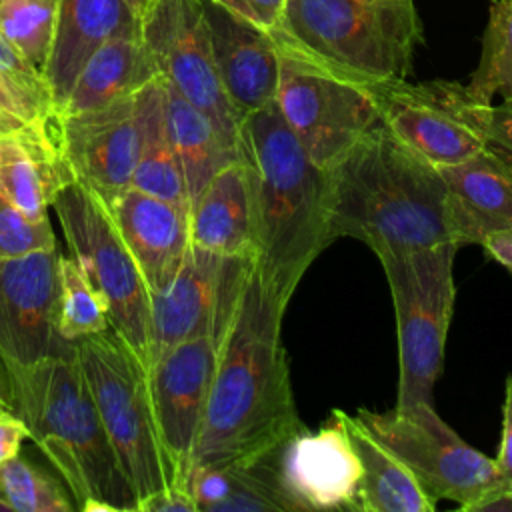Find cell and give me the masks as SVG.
Listing matches in <instances>:
<instances>
[{
  "label": "cell",
  "mask_w": 512,
  "mask_h": 512,
  "mask_svg": "<svg viewBox=\"0 0 512 512\" xmlns=\"http://www.w3.org/2000/svg\"><path fill=\"white\" fill-rule=\"evenodd\" d=\"M284 310L252 266L218 340L192 468L264 458L304 430L282 342Z\"/></svg>",
  "instance_id": "obj_1"
},
{
  "label": "cell",
  "mask_w": 512,
  "mask_h": 512,
  "mask_svg": "<svg viewBox=\"0 0 512 512\" xmlns=\"http://www.w3.org/2000/svg\"><path fill=\"white\" fill-rule=\"evenodd\" d=\"M238 156L252 192L254 266L288 306L304 272L332 244L330 174L306 154L276 102L242 118Z\"/></svg>",
  "instance_id": "obj_2"
},
{
  "label": "cell",
  "mask_w": 512,
  "mask_h": 512,
  "mask_svg": "<svg viewBox=\"0 0 512 512\" xmlns=\"http://www.w3.org/2000/svg\"><path fill=\"white\" fill-rule=\"evenodd\" d=\"M330 238H354L376 256L452 242L444 180L382 122L330 170Z\"/></svg>",
  "instance_id": "obj_3"
},
{
  "label": "cell",
  "mask_w": 512,
  "mask_h": 512,
  "mask_svg": "<svg viewBox=\"0 0 512 512\" xmlns=\"http://www.w3.org/2000/svg\"><path fill=\"white\" fill-rule=\"evenodd\" d=\"M8 368L14 412L68 486L78 510L138 512L136 494L102 426L76 350Z\"/></svg>",
  "instance_id": "obj_4"
},
{
  "label": "cell",
  "mask_w": 512,
  "mask_h": 512,
  "mask_svg": "<svg viewBox=\"0 0 512 512\" xmlns=\"http://www.w3.org/2000/svg\"><path fill=\"white\" fill-rule=\"evenodd\" d=\"M276 46L346 80H406L424 30L414 0H286Z\"/></svg>",
  "instance_id": "obj_5"
},
{
  "label": "cell",
  "mask_w": 512,
  "mask_h": 512,
  "mask_svg": "<svg viewBox=\"0 0 512 512\" xmlns=\"http://www.w3.org/2000/svg\"><path fill=\"white\" fill-rule=\"evenodd\" d=\"M74 350L138 508L156 492L180 486L158 436L146 366L134 350L112 328L78 340Z\"/></svg>",
  "instance_id": "obj_6"
},
{
  "label": "cell",
  "mask_w": 512,
  "mask_h": 512,
  "mask_svg": "<svg viewBox=\"0 0 512 512\" xmlns=\"http://www.w3.org/2000/svg\"><path fill=\"white\" fill-rule=\"evenodd\" d=\"M458 246L440 242L380 258L398 330L396 404L430 402L442 374L444 346L454 312V260Z\"/></svg>",
  "instance_id": "obj_7"
},
{
  "label": "cell",
  "mask_w": 512,
  "mask_h": 512,
  "mask_svg": "<svg viewBox=\"0 0 512 512\" xmlns=\"http://www.w3.org/2000/svg\"><path fill=\"white\" fill-rule=\"evenodd\" d=\"M52 208L70 256L106 306L110 328L148 368L150 292L110 208L76 178L56 190Z\"/></svg>",
  "instance_id": "obj_8"
},
{
  "label": "cell",
  "mask_w": 512,
  "mask_h": 512,
  "mask_svg": "<svg viewBox=\"0 0 512 512\" xmlns=\"http://www.w3.org/2000/svg\"><path fill=\"white\" fill-rule=\"evenodd\" d=\"M356 416L412 470L434 502L450 500L468 512L500 490L494 458L464 442L430 402L396 404L386 412L360 408Z\"/></svg>",
  "instance_id": "obj_9"
},
{
  "label": "cell",
  "mask_w": 512,
  "mask_h": 512,
  "mask_svg": "<svg viewBox=\"0 0 512 512\" xmlns=\"http://www.w3.org/2000/svg\"><path fill=\"white\" fill-rule=\"evenodd\" d=\"M274 102L306 154L326 170L382 122L368 86L284 50Z\"/></svg>",
  "instance_id": "obj_10"
},
{
  "label": "cell",
  "mask_w": 512,
  "mask_h": 512,
  "mask_svg": "<svg viewBox=\"0 0 512 512\" xmlns=\"http://www.w3.org/2000/svg\"><path fill=\"white\" fill-rule=\"evenodd\" d=\"M382 124L410 150L434 166L458 164L490 146L488 110L466 84L406 80L368 86Z\"/></svg>",
  "instance_id": "obj_11"
},
{
  "label": "cell",
  "mask_w": 512,
  "mask_h": 512,
  "mask_svg": "<svg viewBox=\"0 0 512 512\" xmlns=\"http://www.w3.org/2000/svg\"><path fill=\"white\" fill-rule=\"evenodd\" d=\"M140 38L156 74L202 110L238 150L240 118L218 76L204 2L148 0L140 14Z\"/></svg>",
  "instance_id": "obj_12"
},
{
  "label": "cell",
  "mask_w": 512,
  "mask_h": 512,
  "mask_svg": "<svg viewBox=\"0 0 512 512\" xmlns=\"http://www.w3.org/2000/svg\"><path fill=\"white\" fill-rule=\"evenodd\" d=\"M252 266V256H220L190 244L170 284L150 294L148 366L164 350L202 334L218 342Z\"/></svg>",
  "instance_id": "obj_13"
},
{
  "label": "cell",
  "mask_w": 512,
  "mask_h": 512,
  "mask_svg": "<svg viewBox=\"0 0 512 512\" xmlns=\"http://www.w3.org/2000/svg\"><path fill=\"white\" fill-rule=\"evenodd\" d=\"M216 350V338L202 334L164 350L146 370L162 448L174 470L176 484L186 488L208 404Z\"/></svg>",
  "instance_id": "obj_14"
},
{
  "label": "cell",
  "mask_w": 512,
  "mask_h": 512,
  "mask_svg": "<svg viewBox=\"0 0 512 512\" xmlns=\"http://www.w3.org/2000/svg\"><path fill=\"white\" fill-rule=\"evenodd\" d=\"M58 260V248L0 258V356L8 366L74 348L58 332Z\"/></svg>",
  "instance_id": "obj_15"
},
{
  "label": "cell",
  "mask_w": 512,
  "mask_h": 512,
  "mask_svg": "<svg viewBox=\"0 0 512 512\" xmlns=\"http://www.w3.org/2000/svg\"><path fill=\"white\" fill-rule=\"evenodd\" d=\"M344 414L332 410L316 432L304 428L276 452V472L296 512H356L362 464Z\"/></svg>",
  "instance_id": "obj_16"
},
{
  "label": "cell",
  "mask_w": 512,
  "mask_h": 512,
  "mask_svg": "<svg viewBox=\"0 0 512 512\" xmlns=\"http://www.w3.org/2000/svg\"><path fill=\"white\" fill-rule=\"evenodd\" d=\"M60 136L74 178L104 204L130 188L138 156L134 94L102 108L60 116Z\"/></svg>",
  "instance_id": "obj_17"
},
{
  "label": "cell",
  "mask_w": 512,
  "mask_h": 512,
  "mask_svg": "<svg viewBox=\"0 0 512 512\" xmlns=\"http://www.w3.org/2000/svg\"><path fill=\"white\" fill-rule=\"evenodd\" d=\"M210 44L224 92L240 122L274 102L280 50L264 28L242 20L212 0H202Z\"/></svg>",
  "instance_id": "obj_18"
},
{
  "label": "cell",
  "mask_w": 512,
  "mask_h": 512,
  "mask_svg": "<svg viewBox=\"0 0 512 512\" xmlns=\"http://www.w3.org/2000/svg\"><path fill=\"white\" fill-rule=\"evenodd\" d=\"M110 214L128 246L148 292L170 284L190 248V208L126 188L110 204Z\"/></svg>",
  "instance_id": "obj_19"
},
{
  "label": "cell",
  "mask_w": 512,
  "mask_h": 512,
  "mask_svg": "<svg viewBox=\"0 0 512 512\" xmlns=\"http://www.w3.org/2000/svg\"><path fill=\"white\" fill-rule=\"evenodd\" d=\"M436 168L446 186L450 232L458 248L512 228V160L506 154L488 146L468 160Z\"/></svg>",
  "instance_id": "obj_20"
},
{
  "label": "cell",
  "mask_w": 512,
  "mask_h": 512,
  "mask_svg": "<svg viewBox=\"0 0 512 512\" xmlns=\"http://www.w3.org/2000/svg\"><path fill=\"white\" fill-rule=\"evenodd\" d=\"M124 34H140V18L126 0H56L52 44L42 68L56 114L88 58L106 40Z\"/></svg>",
  "instance_id": "obj_21"
},
{
  "label": "cell",
  "mask_w": 512,
  "mask_h": 512,
  "mask_svg": "<svg viewBox=\"0 0 512 512\" xmlns=\"http://www.w3.org/2000/svg\"><path fill=\"white\" fill-rule=\"evenodd\" d=\"M74 180L62 152L60 118L0 132V196L32 220L48 218L56 190Z\"/></svg>",
  "instance_id": "obj_22"
},
{
  "label": "cell",
  "mask_w": 512,
  "mask_h": 512,
  "mask_svg": "<svg viewBox=\"0 0 512 512\" xmlns=\"http://www.w3.org/2000/svg\"><path fill=\"white\" fill-rule=\"evenodd\" d=\"M190 242L220 256L256 258L252 192L242 160L216 172L192 200Z\"/></svg>",
  "instance_id": "obj_23"
},
{
  "label": "cell",
  "mask_w": 512,
  "mask_h": 512,
  "mask_svg": "<svg viewBox=\"0 0 512 512\" xmlns=\"http://www.w3.org/2000/svg\"><path fill=\"white\" fill-rule=\"evenodd\" d=\"M276 452L250 462L194 466L188 490L198 512H296L280 484Z\"/></svg>",
  "instance_id": "obj_24"
},
{
  "label": "cell",
  "mask_w": 512,
  "mask_h": 512,
  "mask_svg": "<svg viewBox=\"0 0 512 512\" xmlns=\"http://www.w3.org/2000/svg\"><path fill=\"white\" fill-rule=\"evenodd\" d=\"M138 122V156L132 188L190 208L182 166L172 146L166 124V94L160 76L134 92Z\"/></svg>",
  "instance_id": "obj_25"
},
{
  "label": "cell",
  "mask_w": 512,
  "mask_h": 512,
  "mask_svg": "<svg viewBox=\"0 0 512 512\" xmlns=\"http://www.w3.org/2000/svg\"><path fill=\"white\" fill-rule=\"evenodd\" d=\"M344 420L362 464L356 512H434L436 502L412 470L358 416L344 414Z\"/></svg>",
  "instance_id": "obj_26"
},
{
  "label": "cell",
  "mask_w": 512,
  "mask_h": 512,
  "mask_svg": "<svg viewBox=\"0 0 512 512\" xmlns=\"http://www.w3.org/2000/svg\"><path fill=\"white\" fill-rule=\"evenodd\" d=\"M156 76L140 34L114 36L88 58L58 116L102 108L134 94Z\"/></svg>",
  "instance_id": "obj_27"
},
{
  "label": "cell",
  "mask_w": 512,
  "mask_h": 512,
  "mask_svg": "<svg viewBox=\"0 0 512 512\" xmlns=\"http://www.w3.org/2000/svg\"><path fill=\"white\" fill-rule=\"evenodd\" d=\"M164 94L168 134L180 160L192 204V200L202 192V188L212 180V176L230 162L240 160V156L238 150L222 138L212 120L192 102H188L166 80Z\"/></svg>",
  "instance_id": "obj_28"
},
{
  "label": "cell",
  "mask_w": 512,
  "mask_h": 512,
  "mask_svg": "<svg viewBox=\"0 0 512 512\" xmlns=\"http://www.w3.org/2000/svg\"><path fill=\"white\" fill-rule=\"evenodd\" d=\"M60 118L44 76L0 34V132L40 126Z\"/></svg>",
  "instance_id": "obj_29"
},
{
  "label": "cell",
  "mask_w": 512,
  "mask_h": 512,
  "mask_svg": "<svg viewBox=\"0 0 512 512\" xmlns=\"http://www.w3.org/2000/svg\"><path fill=\"white\" fill-rule=\"evenodd\" d=\"M466 88L480 104H492L494 96L512 98V0L490 4L480 60Z\"/></svg>",
  "instance_id": "obj_30"
},
{
  "label": "cell",
  "mask_w": 512,
  "mask_h": 512,
  "mask_svg": "<svg viewBox=\"0 0 512 512\" xmlns=\"http://www.w3.org/2000/svg\"><path fill=\"white\" fill-rule=\"evenodd\" d=\"M110 328L106 306L72 256L58 260V332L62 340H78Z\"/></svg>",
  "instance_id": "obj_31"
},
{
  "label": "cell",
  "mask_w": 512,
  "mask_h": 512,
  "mask_svg": "<svg viewBox=\"0 0 512 512\" xmlns=\"http://www.w3.org/2000/svg\"><path fill=\"white\" fill-rule=\"evenodd\" d=\"M0 492L10 512H74L76 502L62 484L24 456L0 466Z\"/></svg>",
  "instance_id": "obj_32"
},
{
  "label": "cell",
  "mask_w": 512,
  "mask_h": 512,
  "mask_svg": "<svg viewBox=\"0 0 512 512\" xmlns=\"http://www.w3.org/2000/svg\"><path fill=\"white\" fill-rule=\"evenodd\" d=\"M56 22V0H0V34L42 72Z\"/></svg>",
  "instance_id": "obj_33"
},
{
  "label": "cell",
  "mask_w": 512,
  "mask_h": 512,
  "mask_svg": "<svg viewBox=\"0 0 512 512\" xmlns=\"http://www.w3.org/2000/svg\"><path fill=\"white\" fill-rule=\"evenodd\" d=\"M48 248H56L50 220H32L0 196V258H18Z\"/></svg>",
  "instance_id": "obj_34"
},
{
  "label": "cell",
  "mask_w": 512,
  "mask_h": 512,
  "mask_svg": "<svg viewBox=\"0 0 512 512\" xmlns=\"http://www.w3.org/2000/svg\"><path fill=\"white\" fill-rule=\"evenodd\" d=\"M218 6L226 8L234 16L248 20L266 32H272L284 12L286 0H212Z\"/></svg>",
  "instance_id": "obj_35"
},
{
  "label": "cell",
  "mask_w": 512,
  "mask_h": 512,
  "mask_svg": "<svg viewBox=\"0 0 512 512\" xmlns=\"http://www.w3.org/2000/svg\"><path fill=\"white\" fill-rule=\"evenodd\" d=\"M494 464L500 476V490H512V374L506 378L504 386L500 444Z\"/></svg>",
  "instance_id": "obj_36"
},
{
  "label": "cell",
  "mask_w": 512,
  "mask_h": 512,
  "mask_svg": "<svg viewBox=\"0 0 512 512\" xmlns=\"http://www.w3.org/2000/svg\"><path fill=\"white\" fill-rule=\"evenodd\" d=\"M488 142L512 160V98L488 110Z\"/></svg>",
  "instance_id": "obj_37"
},
{
  "label": "cell",
  "mask_w": 512,
  "mask_h": 512,
  "mask_svg": "<svg viewBox=\"0 0 512 512\" xmlns=\"http://www.w3.org/2000/svg\"><path fill=\"white\" fill-rule=\"evenodd\" d=\"M138 512H198V508L186 486H168L144 500Z\"/></svg>",
  "instance_id": "obj_38"
},
{
  "label": "cell",
  "mask_w": 512,
  "mask_h": 512,
  "mask_svg": "<svg viewBox=\"0 0 512 512\" xmlns=\"http://www.w3.org/2000/svg\"><path fill=\"white\" fill-rule=\"evenodd\" d=\"M28 438L26 424L14 412L0 408V466L20 454L22 442Z\"/></svg>",
  "instance_id": "obj_39"
},
{
  "label": "cell",
  "mask_w": 512,
  "mask_h": 512,
  "mask_svg": "<svg viewBox=\"0 0 512 512\" xmlns=\"http://www.w3.org/2000/svg\"><path fill=\"white\" fill-rule=\"evenodd\" d=\"M486 254L502 264L510 274H512V228L508 230H498L490 236H486L480 244Z\"/></svg>",
  "instance_id": "obj_40"
},
{
  "label": "cell",
  "mask_w": 512,
  "mask_h": 512,
  "mask_svg": "<svg viewBox=\"0 0 512 512\" xmlns=\"http://www.w3.org/2000/svg\"><path fill=\"white\" fill-rule=\"evenodd\" d=\"M468 512H512V490H496L478 500Z\"/></svg>",
  "instance_id": "obj_41"
},
{
  "label": "cell",
  "mask_w": 512,
  "mask_h": 512,
  "mask_svg": "<svg viewBox=\"0 0 512 512\" xmlns=\"http://www.w3.org/2000/svg\"><path fill=\"white\" fill-rule=\"evenodd\" d=\"M0 408L14 412V388H12V376L10 368L0 356ZM16 414V412H14Z\"/></svg>",
  "instance_id": "obj_42"
},
{
  "label": "cell",
  "mask_w": 512,
  "mask_h": 512,
  "mask_svg": "<svg viewBox=\"0 0 512 512\" xmlns=\"http://www.w3.org/2000/svg\"><path fill=\"white\" fill-rule=\"evenodd\" d=\"M128 2V6L132 8V12L140 18V14H142V10L146 8V4H148V0H126Z\"/></svg>",
  "instance_id": "obj_43"
},
{
  "label": "cell",
  "mask_w": 512,
  "mask_h": 512,
  "mask_svg": "<svg viewBox=\"0 0 512 512\" xmlns=\"http://www.w3.org/2000/svg\"><path fill=\"white\" fill-rule=\"evenodd\" d=\"M0 512H10V506H8L6 500L2 498V492H0Z\"/></svg>",
  "instance_id": "obj_44"
}]
</instances>
